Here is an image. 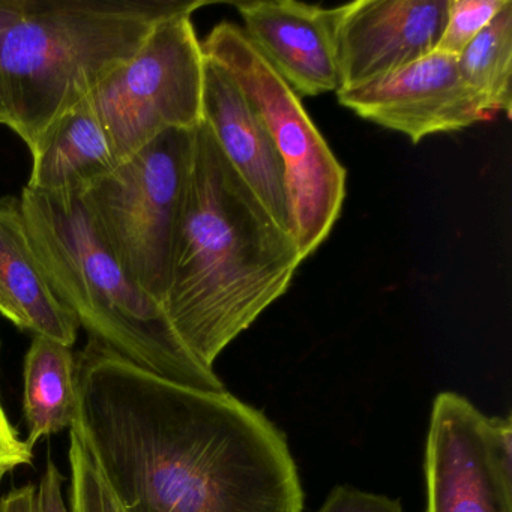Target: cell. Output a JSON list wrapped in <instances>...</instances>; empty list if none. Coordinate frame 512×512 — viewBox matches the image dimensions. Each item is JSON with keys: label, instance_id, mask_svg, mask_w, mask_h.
I'll list each match as a JSON object with an SVG mask.
<instances>
[{"label": "cell", "instance_id": "25", "mask_svg": "<svg viewBox=\"0 0 512 512\" xmlns=\"http://www.w3.org/2000/svg\"><path fill=\"white\" fill-rule=\"evenodd\" d=\"M8 427H13V425H11L10 421H8L7 413H5L4 406H2V403H0V428Z\"/></svg>", "mask_w": 512, "mask_h": 512}, {"label": "cell", "instance_id": "24", "mask_svg": "<svg viewBox=\"0 0 512 512\" xmlns=\"http://www.w3.org/2000/svg\"><path fill=\"white\" fill-rule=\"evenodd\" d=\"M0 314L20 329L19 314H17L16 308L13 307L10 299L7 298V295H5L2 289H0Z\"/></svg>", "mask_w": 512, "mask_h": 512}, {"label": "cell", "instance_id": "17", "mask_svg": "<svg viewBox=\"0 0 512 512\" xmlns=\"http://www.w3.org/2000/svg\"><path fill=\"white\" fill-rule=\"evenodd\" d=\"M71 511L73 512H124L113 496L97 463L70 428Z\"/></svg>", "mask_w": 512, "mask_h": 512}, {"label": "cell", "instance_id": "11", "mask_svg": "<svg viewBox=\"0 0 512 512\" xmlns=\"http://www.w3.org/2000/svg\"><path fill=\"white\" fill-rule=\"evenodd\" d=\"M250 43L296 95L340 89L331 10L295 0L236 4Z\"/></svg>", "mask_w": 512, "mask_h": 512}, {"label": "cell", "instance_id": "7", "mask_svg": "<svg viewBox=\"0 0 512 512\" xmlns=\"http://www.w3.org/2000/svg\"><path fill=\"white\" fill-rule=\"evenodd\" d=\"M206 2L170 14L136 55L86 97L118 164L164 131L194 130L202 122L205 55L193 25Z\"/></svg>", "mask_w": 512, "mask_h": 512}, {"label": "cell", "instance_id": "1", "mask_svg": "<svg viewBox=\"0 0 512 512\" xmlns=\"http://www.w3.org/2000/svg\"><path fill=\"white\" fill-rule=\"evenodd\" d=\"M73 430L124 512H302L286 436L227 391L161 379L89 338Z\"/></svg>", "mask_w": 512, "mask_h": 512}, {"label": "cell", "instance_id": "21", "mask_svg": "<svg viewBox=\"0 0 512 512\" xmlns=\"http://www.w3.org/2000/svg\"><path fill=\"white\" fill-rule=\"evenodd\" d=\"M32 448L14 427L0 428V478L23 464H31Z\"/></svg>", "mask_w": 512, "mask_h": 512}, {"label": "cell", "instance_id": "4", "mask_svg": "<svg viewBox=\"0 0 512 512\" xmlns=\"http://www.w3.org/2000/svg\"><path fill=\"white\" fill-rule=\"evenodd\" d=\"M179 0H32L0 32V125L35 148L43 134L130 61Z\"/></svg>", "mask_w": 512, "mask_h": 512}, {"label": "cell", "instance_id": "15", "mask_svg": "<svg viewBox=\"0 0 512 512\" xmlns=\"http://www.w3.org/2000/svg\"><path fill=\"white\" fill-rule=\"evenodd\" d=\"M25 418L28 443L67 430L77 413L76 358L71 347L52 338L34 335L25 359Z\"/></svg>", "mask_w": 512, "mask_h": 512}, {"label": "cell", "instance_id": "23", "mask_svg": "<svg viewBox=\"0 0 512 512\" xmlns=\"http://www.w3.org/2000/svg\"><path fill=\"white\" fill-rule=\"evenodd\" d=\"M32 0H0V32L25 17Z\"/></svg>", "mask_w": 512, "mask_h": 512}, {"label": "cell", "instance_id": "3", "mask_svg": "<svg viewBox=\"0 0 512 512\" xmlns=\"http://www.w3.org/2000/svg\"><path fill=\"white\" fill-rule=\"evenodd\" d=\"M20 208L47 284L91 340L161 379L199 391H226L215 371L185 346L161 305L113 259L79 193L25 187Z\"/></svg>", "mask_w": 512, "mask_h": 512}, {"label": "cell", "instance_id": "5", "mask_svg": "<svg viewBox=\"0 0 512 512\" xmlns=\"http://www.w3.org/2000/svg\"><path fill=\"white\" fill-rule=\"evenodd\" d=\"M202 50L238 82L274 142L286 176L292 235L305 260L326 241L340 218L346 169L301 98L257 52L242 28L218 23L202 41Z\"/></svg>", "mask_w": 512, "mask_h": 512}, {"label": "cell", "instance_id": "14", "mask_svg": "<svg viewBox=\"0 0 512 512\" xmlns=\"http://www.w3.org/2000/svg\"><path fill=\"white\" fill-rule=\"evenodd\" d=\"M26 187L46 193H82L115 170L109 140L88 101L58 119L31 151Z\"/></svg>", "mask_w": 512, "mask_h": 512}, {"label": "cell", "instance_id": "13", "mask_svg": "<svg viewBox=\"0 0 512 512\" xmlns=\"http://www.w3.org/2000/svg\"><path fill=\"white\" fill-rule=\"evenodd\" d=\"M0 289L16 308L22 331L73 347L79 323L47 284L29 245L20 199H0Z\"/></svg>", "mask_w": 512, "mask_h": 512}, {"label": "cell", "instance_id": "9", "mask_svg": "<svg viewBox=\"0 0 512 512\" xmlns=\"http://www.w3.org/2000/svg\"><path fill=\"white\" fill-rule=\"evenodd\" d=\"M338 103L373 124L419 143L496 118L464 82L457 56L433 52L400 70L337 92Z\"/></svg>", "mask_w": 512, "mask_h": 512}, {"label": "cell", "instance_id": "19", "mask_svg": "<svg viewBox=\"0 0 512 512\" xmlns=\"http://www.w3.org/2000/svg\"><path fill=\"white\" fill-rule=\"evenodd\" d=\"M319 512H404L400 500L340 485L329 493Z\"/></svg>", "mask_w": 512, "mask_h": 512}, {"label": "cell", "instance_id": "2", "mask_svg": "<svg viewBox=\"0 0 512 512\" xmlns=\"http://www.w3.org/2000/svg\"><path fill=\"white\" fill-rule=\"evenodd\" d=\"M304 262L200 122L173 241L164 314L214 370L224 349L284 295Z\"/></svg>", "mask_w": 512, "mask_h": 512}, {"label": "cell", "instance_id": "12", "mask_svg": "<svg viewBox=\"0 0 512 512\" xmlns=\"http://www.w3.org/2000/svg\"><path fill=\"white\" fill-rule=\"evenodd\" d=\"M202 121L230 166L275 223L292 233L286 176L274 142L238 82L206 56Z\"/></svg>", "mask_w": 512, "mask_h": 512}, {"label": "cell", "instance_id": "8", "mask_svg": "<svg viewBox=\"0 0 512 512\" xmlns=\"http://www.w3.org/2000/svg\"><path fill=\"white\" fill-rule=\"evenodd\" d=\"M427 512H512V436L467 398L437 395L425 446Z\"/></svg>", "mask_w": 512, "mask_h": 512}, {"label": "cell", "instance_id": "18", "mask_svg": "<svg viewBox=\"0 0 512 512\" xmlns=\"http://www.w3.org/2000/svg\"><path fill=\"white\" fill-rule=\"evenodd\" d=\"M508 0H449L445 28L436 52L460 56L461 52L496 19Z\"/></svg>", "mask_w": 512, "mask_h": 512}, {"label": "cell", "instance_id": "6", "mask_svg": "<svg viewBox=\"0 0 512 512\" xmlns=\"http://www.w3.org/2000/svg\"><path fill=\"white\" fill-rule=\"evenodd\" d=\"M194 130H169L80 193L127 277L163 304L193 154Z\"/></svg>", "mask_w": 512, "mask_h": 512}, {"label": "cell", "instance_id": "16", "mask_svg": "<svg viewBox=\"0 0 512 512\" xmlns=\"http://www.w3.org/2000/svg\"><path fill=\"white\" fill-rule=\"evenodd\" d=\"M464 82L494 115L512 113V2L457 58Z\"/></svg>", "mask_w": 512, "mask_h": 512}, {"label": "cell", "instance_id": "22", "mask_svg": "<svg viewBox=\"0 0 512 512\" xmlns=\"http://www.w3.org/2000/svg\"><path fill=\"white\" fill-rule=\"evenodd\" d=\"M37 488L32 484L11 490L0 500V512H34Z\"/></svg>", "mask_w": 512, "mask_h": 512}, {"label": "cell", "instance_id": "10", "mask_svg": "<svg viewBox=\"0 0 512 512\" xmlns=\"http://www.w3.org/2000/svg\"><path fill=\"white\" fill-rule=\"evenodd\" d=\"M448 2L356 0L332 8L338 91L373 82L436 52Z\"/></svg>", "mask_w": 512, "mask_h": 512}, {"label": "cell", "instance_id": "20", "mask_svg": "<svg viewBox=\"0 0 512 512\" xmlns=\"http://www.w3.org/2000/svg\"><path fill=\"white\" fill-rule=\"evenodd\" d=\"M62 481L58 466L49 458L35 493L34 512H68L62 497Z\"/></svg>", "mask_w": 512, "mask_h": 512}]
</instances>
